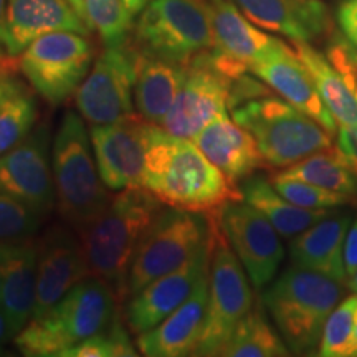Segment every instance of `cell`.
<instances>
[{
	"instance_id": "7402d4cb",
	"label": "cell",
	"mask_w": 357,
	"mask_h": 357,
	"mask_svg": "<svg viewBox=\"0 0 357 357\" xmlns=\"http://www.w3.org/2000/svg\"><path fill=\"white\" fill-rule=\"evenodd\" d=\"M247 19L291 42L311 43L329 32L331 20L321 0H234Z\"/></svg>"
},
{
	"instance_id": "4dcf8cb0",
	"label": "cell",
	"mask_w": 357,
	"mask_h": 357,
	"mask_svg": "<svg viewBox=\"0 0 357 357\" xmlns=\"http://www.w3.org/2000/svg\"><path fill=\"white\" fill-rule=\"evenodd\" d=\"M38 106L32 93L24 88L0 108V155L8 153L33 131Z\"/></svg>"
},
{
	"instance_id": "5bb4252c",
	"label": "cell",
	"mask_w": 357,
	"mask_h": 357,
	"mask_svg": "<svg viewBox=\"0 0 357 357\" xmlns=\"http://www.w3.org/2000/svg\"><path fill=\"white\" fill-rule=\"evenodd\" d=\"M50 129L40 124L24 141L0 155V190L29 204L43 217L56 207Z\"/></svg>"
},
{
	"instance_id": "ac0fdd59",
	"label": "cell",
	"mask_w": 357,
	"mask_h": 357,
	"mask_svg": "<svg viewBox=\"0 0 357 357\" xmlns=\"http://www.w3.org/2000/svg\"><path fill=\"white\" fill-rule=\"evenodd\" d=\"M212 247L213 242L185 265L159 276L128 298L124 306V323L134 336L155 328L182 303L189 300L200 280L208 275Z\"/></svg>"
},
{
	"instance_id": "7dc6e473",
	"label": "cell",
	"mask_w": 357,
	"mask_h": 357,
	"mask_svg": "<svg viewBox=\"0 0 357 357\" xmlns=\"http://www.w3.org/2000/svg\"><path fill=\"white\" fill-rule=\"evenodd\" d=\"M352 93H354V96H356V100H357V83L354 84V88H352Z\"/></svg>"
},
{
	"instance_id": "74e56055",
	"label": "cell",
	"mask_w": 357,
	"mask_h": 357,
	"mask_svg": "<svg viewBox=\"0 0 357 357\" xmlns=\"http://www.w3.org/2000/svg\"><path fill=\"white\" fill-rule=\"evenodd\" d=\"M336 147L357 176V128H337Z\"/></svg>"
},
{
	"instance_id": "83f0119b",
	"label": "cell",
	"mask_w": 357,
	"mask_h": 357,
	"mask_svg": "<svg viewBox=\"0 0 357 357\" xmlns=\"http://www.w3.org/2000/svg\"><path fill=\"white\" fill-rule=\"evenodd\" d=\"M293 48L310 71L321 100L331 111L337 128H357V100L328 56L306 42H293Z\"/></svg>"
},
{
	"instance_id": "d6986e66",
	"label": "cell",
	"mask_w": 357,
	"mask_h": 357,
	"mask_svg": "<svg viewBox=\"0 0 357 357\" xmlns=\"http://www.w3.org/2000/svg\"><path fill=\"white\" fill-rule=\"evenodd\" d=\"M250 71L271 91L318 121L333 136L337 134L336 119L321 100L310 71L303 65L294 48L281 42L273 52L253 65Z\"/></svg>"
},
{
	"instance_id": "277c9868",
	"label": "cell",
	"mask_w": 357,
	"mask_h": 357,
	"mask_svg": "<svg viewBox=\"0 0 357 357\" xmlns=\"http://www.w3.org/2000/svg\"><path fill=\"white\" fill-rule=\"evenodd\" d=\"M342 296V281L293 265L263 288L260 300L291 354H312Z\"/></svg>"
},
{
	"instance_id": "3957f363",
	"label": "cell",
	"mask_w": 357,
	"mask_h": 357,
	"mask_svg": "<svg viewBox=\"0 0 357 357\" xmlns=\"http://www.w3.org/2000/svg\"><path fill=\"white\" fill-rule=\"evenodd\" d=\"M114 289L102 278L88 276L75 284L40 318L29 321L13 337L26 357H60L61 352L109 328L119 314Z\"/></svg>"
},
{
	"instance_id": "9a60e30c",
	"label": "cell",
	"mask_w": 357,
	"mask_h": 357,
	"mask_svg": "<svg viewBox=\"0 0 357 357\" xmlns=\"http://www.w3.org/2000/svg\"><path fill=\"white\" fill-rule=\"evenodd\" d=\"M149 124L134 114L123 121L89 129L98 171L109 190L142 189Z\"/></svg>"
},
{
	"instance_id": "1f68e13d",
	"label": "cell",
	"mask_w": 357,
	"mask_h": 357,
	"mask_svg": "<svg viewBox=\"0 0 357 357\" xmlns=\"http://www.w3.org/2000/svg\"><path fill=\"white\" fill-rule=\"evenodd\" d=\"M88 25L96 30L105 47H116L129 42L134 17L123 0H84Z\"/></svg>"
},
{
	"instance_id": "7bdbcfd3",
	"label": "cell",
	"mask_w": 357,
	"mask_h": 357,
	"mask_svg": "<svg viewBox=\"0 0 357 357\" xmlns=\"http://www.w3.org/2000/svg\"><path fill=\"white\" fill-rule=\"evenodd\" d=\"M68 2L71 3V6H73L75 10L78 12V15L82 17V19L86 22V25H88V17H86V8H84V0H68ZM91 32H93V30H91Z\"/></svg>"
},
{
	"instance_id": "cb8c5ba5",
	"label": "cell",
	"mask_w": 357,
	"mask_h": 357,
	"mask_svg": "<svg viewBox=\"0 0 357 357\" xmlns=\"http://www.w3.org/2000/svg\"><path fill=\"white\" fill-rule=\"evenodd\" d=\"M208 303V275L204 276L190 294L155 328L136 336V346L147 357L194 356L202 334Z\"/></svg>"
},
{
	"instance_id": "6da1fadb",
	"label": "cell",
	"mask_w": 357,
	"mask_h": 357,
	"mask_svg": "<svg viewBox=\"0 0 357 357\" xmlns=\"http://www.w3.org/2000/svg\"><path fill=\"white\" fill-rule=\"evenodd\" d=\"M142 189L167 207L218 215L230 202L243 200L231 184L190 139L172 136L160 126L147 129Z\"/></svg>"
},
{
	"instance_id": "ffe728a7",
	"label": "cell",
	"mask_w": 357,
	"mask_h": 357,
	"mask_svg": "<svg viewBox=\"0 0 357 357\" xmlns=\"http://www.w3.org/2000/svg\"><path fill=\"white\" fill-rule=\"evenodd\" d=\"M58 30L91 33L68 0H8L0 45L8 55L19 58L33 40Z\"/></svg>"
},
{
	"instance_id": "4316f807",
	"label": "cell",
	"mask_w": 357,
	"mask_h": 357,
	"mask_svg": "<svg viewBox=\"0 0 357 357\" xmlns=\"http://www.w3.org/2000/svg\"><path fill=\"white\" fill-rule=\"evenodd\" d=\"M240 192L245 202L261 212L284 238L300 235L321 218L329 215V211H311L291 204L276 192L270 178L257 174L242 181Z\"/></svg>"
},
{
	"instance_id": "f546056e",
	"label": "cell",
	"mask_w": 357,
	"mask_h": 357,
	"mask_svg": "<svg viewBox=\"0 0 357 357\" xmlns=\"http://www.w3.org/2000/svg\"><path fill=\"white\" fill-rule=\"evenodd\" d=\"M281 174L357 200V176L337 147L319 151L284 167Z\"/></svg>"
},
{
	"instance_id": "7a4b0ae2",
	"label": "cell",
	"mask_w": 357,
	"mask_h": 357,
	"mask_svg": "<svg viewBox=\"0 0 357 357\" xmlns=\"http://www.w3.org/2000/svg\"><path fill=\"white\" fill-rule=\"evenodd\" d=\"M160 208L162 204L146 189H126L78 230L89 273L109 283L119 303L128 300L129 270L137 243Z\"/></svg>"
},
{
	"instance_id": "5b68a950",
	"label": "cell",
	"mask_w": 357,
	"mask_h": 357,
	"mask_svg": "<svg viewBox=\"0 0 357 357\" xmlns=\"http://www.w3.org/2000/svg\"><path fill=\"white\" fill-rule=\"evenodd\" d=\"M52 171L58 213L77 231L100 215L113 197L98 171L83 116L75 111H66L53 137Z\"/></svg>"
},
{
	"instance_id": "8fae6325",
	"label": "cell",
	"mask_w": 357,
	"mask_h": 357,
	"mask_svg": "<svg viewBox=\"0 0 357 357\" xmlns=\"http://www.w3.org/2000/svg\"><path fill=\"white\" fill-rule=\"evenodd\" d=\"M136 48L131 43L105 47L75 93L78 113L91 126L131 118L134 113Z\"/></svg>"
},
{
	"instance_id": "c3c4849f",
	"label": "cell",
	"mask_w": 357,
	"mask_h": 357,
	"mask_svg": "<svg viewBox=\"0 0 357 357\" xmlns=\"http://www.w3.org/2000/svg\"><path fill=\"white\" fill-rule=\"evenodd\" d=\"M207 2H208V3H212V2H217V0H207Z\"/></svg>"
},
{
	"instance_id": "9c48e42d",
	"label": "cell",
	"mask_w": 357,
	"mask_h": 357,
	"mask_svg": "<svg viewBox=\"0 0 357 357\" xmlns=\"http://www.w3.org/2000/svg\"><path fill=\"white\" fill-rule=\"evenodd\" d=\"M93 56L95 48L86 35L58 30L33 40L22 52L19 70L45 101L61 106L88 77Z\"/></svg>"
},
{
	"instance_id": "4fadbf2b",
	"label": "cell",
	"mask_w": 357,
	"mask_h": 357,
	"mask_svg": "<svg viewBox=\"0 0 357 357\" xmlns=\"http://www.w3.org/2000/svg\"><path fill=\"white\" fill-rule=\"evenodd\" d=\"M234 82L200 53L187 63L184 83L160 128L182 139H194L208 123L227 113Z\"/></svg>"
},
{
	"instance_id": "b9f144b4",
	"label": "cell",
	"mask_w": 357,
	"mask_h": 357,
	"mask_svg": "<svg viewBox=\"0 0 357 357\" xmlns=\"http://www.w3.org/2000/svg\"><path fill=\"white\" fill-rule=\"evenodd\" d=\"M123 2H124V6H126L128 12L131 13L132 17H136V15H139L142 8H144L147 3L151 2V0H123Z\"/></svg>"
},
{
	"instance_id": "f6af8a7d",
	"label": "cell",
	"mask_w": 357,
	"mask_h": 357,
	"mask_svg": "<svg viewBox=\"0 0 357 357\" xmlns=\"http://www.w3.org/2000/svg\"><path fill=\"white\" fill-rule=\"evenodd\" d=\"M357 356V314L354 323V333H352V357Z\"/></svg>"
},
{
	"instance_id": "484cf974",
	"label": "cell",
	"mask_w": 357,
	"mask_h": 357,
	"mask_svg": "<svg viewBox=\"0 0 357 357\" xmlns=\"http://www.w3.org/2000/svg\"><path fill=\"white\" fill-rule=\"evenodd\" d=\"M187 65L136 50L134 105L142 119L160 126L185 79Z\"/></svg>"
},
{
	"instance_id": "8d00e7d4",
	"label": "cell",
	"mask_w": 357,
	"mask_h": 357,
	"mask_svg": "<svg viewBox=\"0 0 357 357\" xmlns=\"http://www.w3.org/2000/svg\"><path fill=\"white\" fill-rule=\"evenodd\" d=\"M336 20L344 38L357 48V0H341L336 10Z\"/></svg>"
},
{
	"instance_id": "ab89813d",
	"label": "cell",
	"mask_w": 357,
	"mask_h": 357,
	"mask_svg": "<svg viewBox=\"0 0 357 357\" xmlns=\"http://www.w3.org/2000/svg\"><path fill=\"white\" fill-rule=\"evenodd\" d=\"M24 88V84L13 79L12 77H0V108H2V105L8 98H12L15 93H19Z\"/></svg>"
},
{
	"instance_id": "52a82bcc",
	"label": "cell",
	"mask_w": 357,
	"mask_h": 357,
	"mask_svg": "<svg viewBox=\"0 0 357 357\" xmlns=\"http://www.w3.org/2000/svg\"><path fill=\"white\" fill-rule=\"evenodd\" d=\"M217 230L218 215L160 208L137 243L129 270L128 298L211 247Z\"/></svg>"
},
{
	"instance_id": "d4e9b609",
	"label": "cell",
	"mask_w": 357,
	"mask_h": 357,
	"mask_svg": "<svg viewBox=\"0 0 357 357\" xmlns=\"http://www.w3.org/2000/svg\"><path fill=\"white\" fill-rule=\"evenodd\" d=\"M351 215H328L310 229L293 236L289 258L294 266L318 271L344 283V243L351 227Z\"/></svg>"
},
{
	"instance_id": "681fc988",
	"label": "cell",
	"mask_w": 357,
	"mask_h": 357,
	"mask_svg": "<svg viewBox=\"0 0 357 357\" xmlns=\"http://www.w3.org/2000/svg\"><path fill=\"white\" fill-rule=\"evenodd\" d=\"M0 287H2V276H0Z\"/></svg>"
},
{
	"instance_id": "f35d334b",
	"label": "cell",
	"mask_w": 357,
	"mask_h": 357,
	"mask_svg": "<svg viewBox=\"0 0 357 357\" xmlns=\"http://www.w3.org/2000/svg\"><path fill=\"white\" fill-rule=\"evenodd\" d=\"M344 265L347 278H351V276L357 271V217L354 222H351V227L346 235Z\"/></svg>"
},
{
	"instance_id": "e575fe53",
	"label": "cell",
	"mask_w": 357,
	"mask_h": 357,
	"mask_svg": "<svg viewBox=\"0 0 357 357\" xmlns=\"http://www.w3.org/2000/svg\"><path fill=\"white\" fill-rule=\"evenodd\" d=\"M270 182L273 184L276 192L289 202L298 205V207L311 208V211H331V208H337L341 205L357 202L347 195L321 189V187L300 181V178L287 177L281 172L271 174Z\"/></svg>"
},
{
	"instance_id": "44dd1931",
	"label": "cell",
	"mask_w": 357,
	"mask_h": 357,
	"mask_svg": "<svg viewBox=\"0 0 357 357\" xmlns=\"http://www.w3.org/2000/svg\"><path fill=\"white\" fill-rule=\"evenodd\" d=\"M38 242L30 238L0 243V307L13 337L32 319L37 298Z\"/></svg>"
},
{
	"instance_id": "d6a6232c",
	"label": "cell",
	"mask_w": 357,
	"mask_h": 357,
	"mask_svg": "<svg viewBox=\"0 0 357 357\" xmlns=\"http://www.w3.org/2000/svg\"><path fill=\"white\" fill-rule=\"evenodd\" d=\"M121 314L114 318L106 331L89 336L61 352L60 357H136L139 354L129 336Z\"/></svg>"
},
{
	"instance_id": "7c38bea8",
	"label": "cell",
	"mask_w": 357,
	"mask_h": 357,
	"mask_svg": "<svg viewBox=\"0 0 357 357\" xmlns=\"http://www.w3.org/2000/svg\"><path fill=\"white\" fill-rule=\"evenodd\" d=\"M218 223L250 283L261 291L275 280L284 260L281 235L261 212L245 200L227 204L218 213Z\"/></svg>"
},
{
	"instance_id": "e0dca14e",
	"label": "cell",
	"mask_w": 357,
	"mask_h": 357,
	"mask_svg": "<svg viewBox=\"0 0 357 357\" xmlns=\"http://www.w3.org/2000/svg\"><path fill=\"white\" fill-rule=\"evenodd\" d=\"M38 242L37 298L33 318H40L79 281L91 276L78 231L68 223H56Z\"/></svg>"
},
{
	"instance_id": "60d3db41",
	"label": "cell",
	"mask_w": 357,
	"mask_h": 357,
	"mask_svg": "<svg viewBox=\"0 0 357 357\" xmlns=\"http://www.w3.org/2000/svg\"><path fill=\"white\" fill-rule=\"evenodd\" d=\"M10 339H13V334L10 331V326H8L6 314H3L2 307H0V352H2V349Z\"/></svg>"
},
{
	"instance_id": "f1b7e54d",
	"label": "cell",
	"mask_w": 357,
	"mask_h": 357,
	"mask_svg": "<svg viewBox=\"0 0 357 357\" xmlns=\"http://www.w3.org/2000/svg\"><path fill=\"white\" fill-rule=\"evenodd\" d=\"M289 354L291 351L278 329L270 324L261 300L240 321L220 352L225 357H284Z\"/></svg>"
},
{
	"instance_id": "603a6c76",
	"label": "cell",
	"mask_w": 357,
	"mask_h": 357,
	"mask_svg": "<svg viewBox=\"0 0 357 357\" xmlns=\"http://www.w3.org/2000/svg\"><path fill=\"white\" fill-rule=\"evenodd\" d=\"M192 141L234 185L266 167L255 137L227 113L208 123Z\"/></svg>"
},
{
	"instance_id": "d590c367",
	"label": "cell",
	"mask_w": 357,
	"mask_h": 357,
	"mask_svg": "<svg viewBox=\"0 0 357 357\" xmlns=\"http://www.w3.org/2000/svg\"><path fill=\"white\" fill-rule=\"evenodd\" d=\"M45 217L29 204L0 190V243H15L37 235Z\"/></svg>"
},
{
	"instance_id": "8992f818",
	"label": "cell",
	"mask_w": 357,
	"mask_h": 357,
	"mask_svg": "<svg viewBox=\"0 0 357 357\" xmlns=\"http://www.w3.org/2000/svg\"><path fill=\"white\" fill-rule=\"evenodd\" d=\"M240 126L255 137L266 167L284 169L333 147V134L278 95L250 100L231 109Z\"/></svg>"
},
{
	"instance_id": "2e32d148",
	"label": "cell",
	"mask_w": 357,
	"mask_h": 357,
	"mask_svg": "<svg viewBox=\"0 0 357 357\" xmlns=\"http://www.w3.org/2000/svg\"><path fill=\"white\" fill-rule=\"evenodd\" d=\"M211 8L213 47L204 53L225 77L238 79L247 75L253 65L283 42L252 24L234 0H217L211 3Z\"/></svg>"
},
{
	"instance_id": "ba28073f",
	"label": "cell",
	"mask_w": 357,
	"mask_h": 357,
	"mask_svg": "<svg viewBox=\"0 0 357 357\" xmlns=\"http://www.w3.org/2000/svg\"><path fill=\"white\" fill-rule=\"evenodd\" d=\"M132 47L144 55L187 65L213 47L207 0H151L132 26Z\"/></svg>"
},
{
	"instance_id": "836d02e7",
	"label": "cell",
	"mask_w": 357,
	"mask_h": 357,
	"mask_svg": "<svg viewBox=\"0 0 357 357\" xmlns=\"http://www.w3.org/2000/svg\"><path fill=\"white\" fill-rule=\"evenodd\" d=\"M357 314V294L352 293L334 307L326 321L318 346L321 357H352V333Z\"/></svg>"
},
{
	"instance_id": "30bf717a",
	"label": "cell",
	"mask_w": 357,
	"mask_h": 357,
	"mask_svg": "<svg viewBox=\"0 0 357 357\" xmlns=\"http://www.w3.org/2000/svg\"><path fill=\"white\" fill-rule=\"evenodd\" d=\"M247 271L218 223L208 268L207 314L194 356H220L235 328L253 307Z\"/></svg>"
},
{
	"instance_id": "bcb514c9",
	"label": "cell",
	"mask_w": 357,
	"mask_h": 357,
	"mask_svg": "<svg viewBox=\"0 0 357 357\" xmlns=\"http://www.w3.org/2000/svg\"><path fill=\"white\" fill-rule=\"evenodd\" d=\"M349 288L352 289V293L357 294V271L349 278Z\"/></svg>"
},
{
	"instance_id": "ee69618b",
	"label": "cell",
	"mask_w": 357,
	"mask_h": 357,
	"mask_svg": "<svg viewBox=\"0 0 357 357\" xmlns=\"http://www.w3.org/2000/svg\"><path fill=\"white\" fill-rule=\"evenodd\" d=\"M7 2L8 0H0V29H2V24H3V17H6V10H7ZM0 52H6L2 48V45H0Z\"/></svg>"
}]
</instances>
